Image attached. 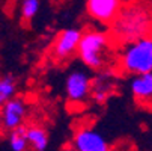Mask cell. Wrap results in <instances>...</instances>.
<instances>
[{
	"label": "cell",
	"mask_w": 152,
	"mask_h": 151,
	"mask_svg": "<svg viewBox=\"0 0 152 151\" xmlns=\"http://www.w3.org/2000/svg\"><path fill=\"white\" fill-rule=\"evenodd\" d=\"M151 29L152 17L148 9L137 5H131L122 8L119 17L112 24V35L125 44H129L137 39L146 38Z\"/></svg>",
	"instance_id": "1"
},
{
	"label": "cell",
	"mask_w": 152,
	"mask_h": 151,
	"mask_svg": "<svg viewBox=\"0 0 152 151\" xmlns=\"http://www.w3.org/2000/svg\"><path fill=\"white\" fill-rule=\"evenodd\" d=\"M108 50H110V35L101 29H92L83 32L77 56L89 70L104 71V67L108 62Z\"/></svg>",
	"instance_id": "2"
},
{
	"label": "cell",
	"mask_w": 152,
	"mask_h": 151,
	"mask_svg": "<svg viewBox=\"0 0 152 151\" xmlns=\"http://www.w3.org/2000/svg\"><path fill=\"white\" fill-rule=\"evenodd\" d=\"M121 68L134 76L152 73V38L146 36L134 42L125 44L121 57Z\"/></svg>",
	"instance_id": "3"
},
{
	"label": "cell",
	"mask_w": 152,
	"mask_h": 151,
	"mask_svg": "<svg viewBox=\"0 0 152 151\" xmlns=\"http://www.w3.org/2000/svg\"><path fill=\"white\" fill-rule=\"evenodd\" d=\"M92 77L83 71L74 70L65 79V94L71 103H83L92 94Z\"/></svg>",
	"instance_id": "4"
},
{
	"label": "cell",
	"mask_w": 152,
	"mask_h": 151,
	"mask_svg": "<svg viewBox=\"0 0 152 151\" xmlns=\"http://www.w3.org/2000/svg\"><path fill=\"white\" fill-rule=\"evenodd\" d=\"M81 36H83V32L77 27H66L60 30L51 46L53 57L56 60H66L71 56L77 55Z\"/></svg>",
	"instance_id": "5"
},
{
	"label": "cell",
	"mask_w": 152,
	"mask_h": 151,
	"mask_svg": "<svg viewBox=\"0 0 152 151\" xmlns=\"http://www.w3.org/2000/svg\"><path fill=\"white\" fill-rule=\"evenodd\" d=\"M26 113H27L26 100L23 97L12 98L0 109V127L9 133L20 127H24Z\"/></svg>",
	"instance_id": "6"
},
{
	"label": "cell",
	"mask_w": 152,
	"mask_h": 151,
	"mask_svg": "<svg viewBox=\"0 0 152 151\" xmlns=\"http://www.w3.org/2000/svg\"><path fill=\"white\" fill-rule=\"evenodd\" d=\"M88 15L102 24H113L122 11L119 0H88L84 3Z\"/></svg>",
	"instance_id": "7"
},
{
	"label": "cell",
	"mask_w": 152,
	"mask_h": 151,
	"mask_svg": "<svg viewBox=\"0 0 152 151\" xmlns=\"http://www.w3.org/2000/svg\"><path fill=\"white\" fill-rule=\"evenodd\" d=\"M74 151H110V144L104 135L92 127H83L72 138Z\"/></svg>",
	"instance_id": "8"
},
{
	"label": "cell",
	"mask_w": 152,
	"mask_h": 151,
	"mask_svg": "<svg viewBox=\"0 0 152 151\" xmlns=\"http://www.w3.org/2000/svg\"><path fill=\"white\" fill-rule=\"evenodd\" d=\"M129 89L137 101L152 103V73L134 76L129 80Z\"/></svg>",
	"instance_id": "9"
},
{
	"label": "cell",
	"mask_w": 152,
	"mask_h": 151,
	"mask_svg": "<svg viewBox=\"0 0 152 151\" xmlns=\"http://www.w3.org/2000/svg\"><path fill=\"white\" fill-rule=\"evenodd\" d=\"M113 77L110 73L107 71H99V74L96 77H94L92 80V94L91 97L96 101V103H104L108 97H110L112 91H113Z\"/></svg>",
	"instance_id": "10"
},
{
	"label": "cell",
	"mask_w": 152,
	"mask_h": 151,
	"mask_svg": "<svg viewBox=\"0 0 152 151\" xmlns=\"http://www.w3.org/2000/svg\"><path fill=\"white\" fill-rule=\"evenodd\" d=\"M26 138L32 151H45L50 144L48 132L41 125H26Z\"/></svg>",
	"instance_id": "11"
},
{
	"label": "cell",
	"mask_w": 152,
	"mask_h": 151,
	"mask_svg": "<svg viewBox=\"0 0 152 151\" xmlns=\"http://www.w3.org/2000/svg\"><path fill=\"white\" fill-rule=\"evenodd\" d=\"M18 83L12 74H5L0 77V109L12 98L17 97Z\"/></svg>",
	"instance_id": "12"
},
{
	"label": "cell",
	"mask_w": 152,
	"mask_h": 151,
	"mask_svg": "<svg viewBox=\"0 0 152 151\" xmlns=\"http://www.w3.org/2000/svg\"><path fill=\"white\" fill-rule=\"evenodd\" d=\"M8 145L11 151H29L30 145L26 138V125L20 127L8 135Z\"/></svg>",
	"instance_id": "13"
},
{
	"label": "cell",
	"mask_w": 152,
	"mask_h": 151,
	"mask_svg": "<svg viewBox=\"0 0 152 151\" xmlns=\"http://www.w3.org/2000/svg\"><path fill=\"white\" fill-rule=\"evenodd\" d=\"M39 9H41L39 0H24V2H21V5H20L21 18H23L24 21H32L38 15Z\"/></svg>",
	"instance_id": "14"
}]
</instances>
